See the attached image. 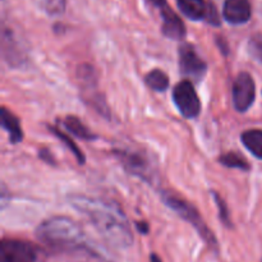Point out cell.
I'll return each mask as SVG.
<instances>
[{
	"mask_svg": "<svg viewBox=\"0 0 262 262\" xmlns=\"http://www.w3.org/2000/svg\"><path fill=\"white\" fill-rule=\"evenodd\" d=\"M69 202L92 223L110 245L127 248L133 243L129 222L117 204L81 194L71 196Z\"/></svg>",
	"mask_w": 262,
	"mask_h": 262,
	"instance_id": "obj_1",
	"label": "cell"
},
{
	"mask_svg": "<svg viewBox=\"0 0 262 262\" xmlns=\"http://www.w3.org/2000/svg\"><path fill=\"white\" fill-rule=\"evenodd\" d=\"M38 239L56 248H74L83 245L84 234L78 223L67 216H53L37 228Z\"/></svg>",
	"mask_w": 262,
	"mask_h": 262,
	"instance_id": "obj_2",
	"label": "cell"
},
{
	"mask_svg": "<svg viewBox=\"0 0 262 262\" xmlns=\"http://www.w3.org/2000/svg\"><path fill=\"white\" fill-rule=\"evenodd\" d=\"M161 199H163L164 204H165L169 209H171L174 212H177L182 219L186 220L187 223H189V224L197 230V233L201 235V238L207 243L209 247L217 251L216 238H215L214 233L210 230V228L207 227L206 223L204 222V219L201 217L200 212L197 211L196 207L192 206L188 201L182 199L181 196H178V194L174 193V192L164 191L163 193H161Z\"/></svg>",
	"mask_w": 262,
	"mask_h": 262,
	"instance_id": "obj_3",
	"label": "cell"
},
{
	"mask_svg": "<svg viewBox=\"0 0 262 262\" xmlns=\"http://www.w3.org/2000/svg\"><path fill=\"white\" fill-rule=\"evenodd\" d=\"M173 100L176 106L187 119H193L199 117L201 112V101L194 90L192 82L188 79L181 81L176 84L173 91Z\"/></svg>",
	"mask_w": 262,
	"mask_h": 262,
	"instance_id": "obj_4",
	"label": "cell"
},
{
	"mask_svg": "<svg viewBox=\"0 0 262 262\" xmlns=\"http://www.w3.org/2000/svg\"><path fill=\"white\" fill-rule=\"evenodd\" d=\"M256 99V84L252 76L247 72H241L233 83V105L235 110L245 113L253 105Z\"/></svg>",
	"mask_w": 262,
	"mask_h": 262,
	"instance_id": "obj_5",
	"label": "cell"
},
{
	"mask_svg": "<svg viewBox=\"0 0 262 262\" xmlns=\"http://www.w3.org/2000/svg\"><path fill=\"white\" fill-rule=\"evenodd\" d=\"M37 250L25 241L4 239L0 245V262H36Z\"/></svg>",
	"mask_w": 262,
	"mask_h": 262,
	"instance_id": "obj_6",
	"label": "cell"
},
{
	"mask_svg": "<svg viewBox=\"0 0 262 262\" xmlns=\"http://www.w3.org/2000/svg\"><path fill=\"white\" fill-rule=\"evenodd\" d=\"M115 155L118 156L124 168L133 176L140 177L143 181L151 182L152 181V166H151L150 160L146 158L145 154L138 152V151H114Z\"/></svg>",
	"mask_w": 262,
	"mask_h": 262,
	"instance_id": "obj_7",
	"label": "cell"
},
{
	"mask_svg": "<svg viewBox=\"0 0 262 262\" xmlns=\"http://www.w3.org/2000/svg\"><path fill=\"white\" fill-rule=\"evenodd\" d=\"M179 67L184 76L194 79H201L207 68L204 59L197 54L196 49L191 43H183L179 48Z\"/></svg>",
	"mask_w": 262,
	"mask_h": 262,
	"instance_id": "obj_8",
	"label": "cell"
},
{
	"mask_svg": "<svg viewBox=\"0 0 262 262\" xmlns=\"http://www.w3.org/2000/svg\"><path fill=\"white\" fill-rule=\"evenodd\" d=\"M252 14L250 0H225L223 15L230 25H243L248 22Z\"/></svg>",
	"mask_w": 262,
	"mask_h": 262,
	"instance_id": "obj_9",
	"label": "cell"
},
{
	"mask_svg": "<svg viewBox=\"0 0 262 262\" xmlns=\"http://www.w3.org/2000/svg\"><path fill=\"white\" fill-rule=\"evenodd\" d=\"M160 12L163 18V26H161L163 35L170 40H183L186 37V26L181 17L169 5Z\"/></svg>",
	"mask_w": 262,
	"mask_h": 262,
	"instance_id": "obj_10",
	"label": "cell"
},
{
	"mask_svg": "<svg viewBox=\"0 0 262 262\" xmlns=\"http://www.w3.org/2000/svg\"><path fill=\"white\" fill-rule=\"evenodd\" d=\"M178 8L187 18L192 20L206 19L209 5L205 0H177Z\"/></svg>",
	"mask_w": 262,
	"mask_h": 262,
	"instance_id": "obj_11",
	"label": "cell"
},
{
	"mask_svg": "<svg viewBox=\"0 0 262 262\" xmlns=\"http://www.w3.org/2000/svg\"><path fill=\"white\" fill-rule=\"evenodd\" d=\"M2 125L9 135V141L12 143H19L23 140V132L20 128L19 119L7 107H2Z\"/></svg>",
	"mask_w": 262,
	"mask_h": 262,
	"instance_id": "obj_12",
	"label": "cell"
},
{
	"mask_svg": "<svg viewBox=\"0 0 262 262\" xmlns=\"http://www.w3.org/2000/svg\"><path fill=\"white\" fill-rule=\"evenodd\" d=\"M241 140L253 156L262 160V129L246 130L241 136Z\"/></svg>",
	"mask_w": 262,
	"mask_h": 262,
	"instance_id": "obj_13",
	"label": "cell"
},
{
	"mask_svg": "<svg viewBox=\"0 0 262 262\" xmlns=\"http://www.w3.org/2000/svg\"><path fill=\"white\" fill-rule=\"evenodd\" d=\"M64 127L67 128V130L71 133H73L74 136H77L78 138H82V140L86 141H92L96 138V136L76 117H72V115H68L66 119L63 120Z\"/></svg>",
	"mask_w": 262,
	"mask_h": 262,
	"instance_id": "obj_14",
	"label": "cell"
},
{
	"mask_svg": "<svg viewBox=\"0 0 262 262\" xmlns=\"http://www.w3.org/2000/svg\"><path fill=\"white\" fill-rule=\"evenodd\" d=\"M145 82L151 90L156 92L165 91L169 87V77L161 69H152L145 77Z\"/></svg>",
	"mask_w": 262,
	"mask_h": 262,
	"instance_id": "obj_15",
	"label": "cell"
},
{
	"mask_svg": "<svg viewBox=\"0 0 262 262\" xmlns=\"http://www.w3.org/2000/svg\"><path fill=\"white\" fill-rule=\"evenodd\" d=\"M219 161L224 166L233 169H241V170H248L250 169V164L246 160V158H243L239 152H230L223 154L219 158Z\"/></svg>",
	"mask_w": 262,
	"mask_h": 262,
	"instance_id": "obj_16",
	"label": "cell"
},
{
	"mask_svg": "<svg viewBox=\"0 0 262 262\" xmlns=\"http://www.w3.org/2000/svg\"><path fill=\"white\" fill-rule=\"evenodd\" d=\"M49 129H50V132H53V135H55L56 137H58L59 140H60L61 142H63L64 145H66L67 147H68L69 150L72 151V154L76 156L77 161H78L81 165H82V164H84V161H86V158H84L83 152L79 150L78 146H77L76 143L73 142V140H72V138L69 137L68 135H66V133L61 132L60 129H58V128H55V127H49Z\"/></svg>",
	"mask_w": 262,
	"mask_h": 262,
	"instance_id": "obj_17",
	"label": "cell"
},
{
	"mask_svg": "<svg viewBox=\"0 0 262 262\" xmlns=\"http://www.w3.org/2000/svg\"><path fill=\"white\" fill-rule=\"evenodd\" d=\"M67 0H38L41 9L49 15H59L66 9Z\"/></svg>",
	"mask_w": 262,
	"mask_h": 262,
	"instance_id": "obj_18",
	"label": "cell"
},
{
	"mask_svg": "<svg viewBox=\"0 0 262 262\" xmlns=\"http://www.w3.org/2000/svg\"><path fill=\"white\" fill-rule=\"evenodd\" d=\"M212 196H214L215 201H216L217 204L219 216H220V220L223 222V224H224L225 227H232V220H230V215H229V211H228V206L227 204H225V201L216 193V192H212Z\"/></svg>",
	"mask_w": 262,
	"mask_h": 262,
	"instance_id": "obj_19",
	"label": "cell"
},
{
	"mask_svg": "<svg viewBox=\"0 0 262 262\" xmlns=\"http://www.w3.org/2000/svg\"><path fill=\"white\" fill-rule=\"evenodd\" d=\"M206 20L209 23H211L212 26L220 25V19H219V14H217L216 7H214L212 4H209V9H207V14H206Z\"/></svg>",
	"mask_w": 262,
	"mask_h": 262,
	"instance_id": "obj_20",
	"label": "cell"
},
{
	"mask_svg": "<svg viewBox=\"0 0 262 262\" xmlns=\"http://www.w3.org/2000/svg\"><path fill=\"white\" fill-rule=\"evenodd\" d=\"M40 158L42 159L43 161H46L48 164H55V160L53 159V156L50 155V152H49L48 150H41L40 151Z\"/></svg>",
	"mask_w": 262,
	"mask_h": 262,
	"instance_id": "obj_21",
	"label": "cell"
},
{
	"mask_svg": "<svg viewBox=\"0 0 262 262\" xmlns=\"http://www.w3.org/2000/svg\"><path fill=\"white\" fill-rule=\"evenodd\" d=\"M136 228H137V230L141 233V234H147L148 230H150L148 224L145 222H137L136 223Z\"/></svg>",
	"mask_w": 262,
	"mask_h": 262,
	"instance_id": "obj_22",
	"label": "cell"
},
{
	"mask_svg": "<svg viewBox=\"0 0 262 262\" xmlns=\"http://www.w3.org/2000/svg\"><path fill=\"white\" fill-rule=\"evenodd\" d=\"M148 2L152 5H155V7L160 8V10L164 9L165 7H168V2H166V0H148Z\"/></svg>",
	"mask_w": 262,
	"mask_h": 262,
	"instance_id": "obj_23",
	"label": "cell"
},
{
	"mask_svg": "<svg viewBox=\"0 0 262 262\" xmlns=\"http://www.w3.org/2000/svg\"><path fill=\"white\" fill-rule=\"evenodd\" d=\"M150 260L151 262H163L160 260V257H159L158 255H155V253H152V255L150 256Z\"/></svg>",
	"mask_w": 262,
	"mask_h": 262,
	"instance_id": "obj_24",
	"label": "cell"
},
{
	"mask_svg": "<svg viewBox=\"0 0 262 262\" xmlns=\"http://www.w3.org/2000/svg\"><path fill=\"white\" fill-rule=\"evenodd\" d=\"M261 262H262V261H261Z\"/></svg>",
	"mask_w": 262,
	"mask_h": 262,
	"instance_id": "obj_25",
	"label": "cell"
}]
</instances>
